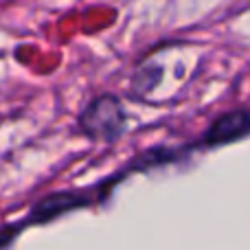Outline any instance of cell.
<instances>
[{
  "instance_id": "obj_1",
  "label": "cell",
  "mask_w": 250,
  "mask_h": 250,
  "mask_svg": "<svg viewBox=\"0 0 250 250\" xmlns=\"http://www.w3.org/2000/svg\"><path fill=\"white\" fill-rule=\"evenodd\" d=\"M79 127L92 141L114 143L123 136L127 127V112L119 97L101 95L86 105L79 117Z\"/></svg>"
},
{
  "instance_id": "obj_2",
  "label": "cell",
  "mask_w": 250,
  "mask_h": 250,
  "mask_svg": "<svg viewBox=\"0 0 250 250\" xmlns=\"http://www.w3.org/2000/svg\"><path fill=\"white\" fill-rule=\"evenodd\" d=\"M90 204H92V198L83 195L82 191H60V193H51L35 202V207L31 208V213L26 215V220L20 222V229L35 226V224H46V222L64 215V213H70V211H75V208L90 207Z\"/></svg>"
},
{
  "instance_id": "obj_3",
  "label": "cell",
  "mask_w": 250,
  "mask_h": 250,
  "mask_svg": "<svg viewBox=\"0 0 250 250\" xmlns=\"http://www.w3.org/2000/svg\"><path fill=\"white\" fill-rule=\"evenodd\" d=\"M250 129V117L246 110H235L217 117L208 125V129L202 136V145L207 147H222L244 138Z\"/></svg>"
},
{
  "instance_id": "obj_4",
  "label": "cell",
  "mask_w": 250,
  "mask_h": 250,
  "mask_svg": "<svg viewBox=\"0 0 250 250\" xmlns=\"http://www.w3.org/2000/svg\"><path fill=\"white\" fill-rule=\"evenodd\" d=\"M18 230H20V224H18V226H7V229L0 230V248L9 246V244H11L13 239H16Z\"/></svg>"
}]
</instances>
